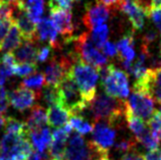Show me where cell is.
Returning <instances> with one entry per match:
<instances>
[{"label":"cell","instance_id":"28","mask_svg":"<svg viewBox=\"0 0 161 160\" xmlns=\"http://www.w3.org/2000/svg\"><path fill=\"white\" fill-rule=\"evenodd\" d=\"M137 142H139L144 148H146L148 150H154V149H157L159 148V141L158 139L156 138L152 132L150 130V129L147 130V132L143 135L141 138H139Z\"/></svg>","mask_w":161,"mask_h":160},{"label":"cell","instance_id":"29","mask_svg":"<svg viewBox=\"0 0 161 160\" xmlns=\"http://www.w3.org/2000/svg\"><path fill=\"white\" fill-rule=\"evenodd\" d=\"M40 96L49 107L54 104H58V94H57L56 87L46 86L44 88V90L40 93Z\"/></svg>","mask_w":161,"mask_h":160},{"label":"cell","instance_id":"41","mask_svg":"<svg viewBox=\"0 0 161 160\" xmlns=\"http://www.w3.org/2000/svg\"><path fill=\"white\" fill-rule=\"evenodd\" d=\"M100 1L102 3H104L105 5L110 8V7H115V5L117 4V2L119 1V0H100Z\"/></svg>","mask_w":161,"mask_h":160},{"label":"cell","instance_id":"23","mask_svg":"<svg viewBox=\"0 0 161 160\" xmlns=\"http://www.w3.org/2000/svg\"><path fill=\"white\" fill-rule=\"evenodd\" d=\"M125 119H126V124H128L129 129L130 130V132L134 134L136 141H137L139 138H141L143 135L149 130V127H148V124L145 121L142 120L141 119H139V117L134 116L128 111L125 112Z\"/></svg>","mask_w":161,"mask_h":160},{"label":"cell","instance_id":"16","mask_svg":"<svg viewBox=\"0 0 161 160\" xmlns=\"http://www.w3.org/2000/svg\"><path fill=\"white\" fill-rule=\"evenodd\" d=\"M38 46L36 41L23 40L18 48L11 52L16 63H33L37 64Z\"/></svg>","mask_w":161,"mask_h":160},{"label":"cell","instance_id":"8","mask_svg":"<svg viewBox=\"0 0 161 160\" xmlns=\"http://www.w3.org/2000/svg\"><path fill=\"white\" fill-rule=\"evenodd\" d=\"M48 5L50 19H51L54 28L56 29L57 33H59L64 38V42H66V43L74 41L75 38L73 34L75 32V26L73 23L71 11L58 7L51 0H49Z\"/></svg>","mask_w":161,"mask_h":160},{"label":"cell","instance_id":"39","mask_svg":"<svg viewBox=\"0 0 161 160\" xmlns=\"http://www.w3.org/2000/svg\"><path fill=\"white\" fill-rule=\"evenodd\" d=\"M119 160H144V156L139 153L138 151H130L129 153L122 155V157Z\"/></svg>","mask_w":161,"mask_h":160},{"label":"cell","instance_id":"26","mask_svg":"<svg viewBox=\"0 0 161 160\" xmlns=\"http://www.w3.org/2000/svg\"><path fill=\"white\" fill-rule=\"evenodd\" d=\"M45 84V79H44V74L41 73H37L35 71L34 74L28 75V77L25 78L22 83H20V86L28 88V89H34L39 91L43 85Z\"/></svg>","mask_w":161,"mask_h":160},{"label":"cell","instance_id":"22","mask_svg":"<svg viewBox=\"0 0 161 160\" xmlns=\"http://www.w3.org/2000/svg\"><path fill=\"white\" fill-rule=\"evenodd\" d=\"M23 37L18 27L12 22V25L9 31L4 37V39L0 42V51L5 53H11L14 49H16L23 42Z\"/></svg>","mask_w":161,"mask_h":160},{"label":"cell","instance_id":"5","mask_svg":"<svg viewBox=\"0 0 161 160\" xmlns=\"http://www.w3.org/2000/svg\"><path fill=\"white\" fill-rule=\"evenodd\" d=\"M155 100L149 91L134 87L126 101V111L144 121H149L155 112Z\"/></svg>","mask_w":161,"mask_h":160},{"label":"cell","instance_id":"43","mask_svg":"<svg viewBox=\"0 0 161 160\" xmlns=\"http://www.w3.org/2000/svg\"><path fill=\"white\" fill-rule=\"evenodd\" d=\"M5 123H6V117L4 116V114L0 113V129L5 127Z\"/></svg>","mask_w":161,"mask_h":160},{"label":"cell","instance_id":"20","mask_svg":"<svg viewBox=\"0 0 161 160\" xmlns=\"http://www.w3.org/2000/svg\"><path fill=\"white\" fill-rule=\"evenodd\" d=\"M69 113L60 104H54L47 110V121L52 128L60 129L67 124L69 119Z\"/></svg>","mask_w":161,"mask_h":160},{"label":"cell","instance_id":"2","mask_svg":"<svg viewBox=\"0 0 161 160\" xmlns=\"http://www.w3.org/2000/svg\"><path fill=\"white\" fill-rule=\"evenodd\" d=\"M99 77L106 95L120 100H125L129 96V77L125 70L114 64H108L99 69Z\"/></svg>","mask_w":161,"mask_h":160},{"label":"cell","instance_id":"45","mask_svg":"<svg viewBox=\"0 0 161 160\" xmlns=\"http://www.w3.org/2000/svg\"><path fill=\"white\" fill-rule=\"evenodd\" d=\"M96 160H111V159H109L108 156H99V158H97Z\"/></svg>","mask_w":161,"mask_h":160},{"label":"cell","instance_id":"6","mask_svg":"<svg viewBox=\"0 0 161 160\" xmlns=\"http://www.w3.org/2000/svg\"><path fill=\"white\" fill-rule=\"evenodd\" d=\"M75 52L85 63L96 69H101L107 64V58L104 54L97 50L89 38L88 33H83L78 38H75Z\"/></svg>","mask_w":161,"mask_h":160},{"label":"cell","instance_id":"3","mask_svg":"<svg viewBox=\"0 0 161 160\" xmlns=\"http://www.w3.org/2000/svg\"><path fill=\"white\" fill-rule=\"evenodd\" d=\"M75 81L83 95L84 99L89 104L96 96L97 82L99 79V69L96 67L85 63L79 59L71 66L67 74Z\"/></svg>","mask_w":161,"mask_h":160},{"label":"cell","instance_id":"44","mask_svg":"<svg viewBox=\"0 0 161 160\" xmlns=\"http://www.w3.org/2000/svg\"><path fill=\"white\" fill-rule=\"evenodd\" d=\"M19 1H20V0H0V2L12 4V5H15V4L18 3V2H19Z\"/></svg>","mask_w":161,"mask_h":160},{"label":"cell","instance_id":"9","mask_svg":"<svg viewBox=\"0 0 161 160\" xmlns=\"http://www.w3.org/2000/svg\"><path fill=\"white\" fill-rule=\"evenodd\" d=\"M115 138V128L106 123H96L92 130V140L90 142L99 156H108V151L113 146Z\"/></svg>","mask_w":161,"mask_h":160},{"label":"cell","instance_id":"11","mask_svg":"<svg viewBox=\"0 0 161 160\" xmlns=\"http://www.w3.org/2000/svg\"><path fill=\"white\" fill-rule=\"evenodd\" d=\"M39 97L40 92H36L22 86L15 88L7 94L8 104L20 112L32 108Z\"/></svg>","mask_w":161,"mask_h":160},{"label":"cell","instance_id":"35","mask_svg":"<svg viewBox=\"0 0 161 160\" xmlns=\"http://www.w3.org/2000/svg\"><path fill=\"white\" fill-rule=\"evenodd\" d=\"M149 18L152 19V22L154 23L156 28L158 29V31L161 32V8L151 9L149 14Z\"/></svg>","mask_w":161,"mask_h":160},{"label":"cell","instance_id":"34","mask_svg":"<svg viewBox=\"0 0 161 160\" xmlns=\"http://www.w3.org/2000/svg\"><path fill=\"white\" fill-rule=\"evenodd\" d=\"M102 49V52L105 56L107 57H114L117 55V48L116 45L113 44L112 42L107 41L106 43L103 45V47L101 48Z\"/></svg>","mask_w":161,"mask_h":160},{"label":"cell","instance_id":"47","mask_svg":"<svg viewBox=\"0 0 161 160\" xmlns=\"http://www.w3.org/2000/svg\"><path fill=\"white\" fill-rule=\"evenodd\" d=\"M159 105H160V111H161V103H159Z\"/></svg>","mask_w":161,"mask_h":160},{"label":"cell","instance_id":"32","mask_svg":"<svg viewBox=\"0 0 161 160\" xmlns=\"http://www.w3.org/2000/svg\"><path fill=\"white\" fill-rule=\"evenodd\" d=\"M14 67H11L4 63L0 64V87H3V85L6 82V80L14 74Z\"/></svg>","mask_w":161,"mask_h":160},{"label":"cell","instance_id":"7","mask_svg":"<svg viewBox=\"0 0 161 160\" xmlns=\"http://www.w3.org/2000/svg\"><path fill=\"white\" fill-rule=\"evenodd\" d=\"M96 155L99 156L90 141L86 142L78 133L69 135L64 160H93Z\"/></svg>","mask_w":161,"mask_h":160},{"label":"cell","instance_id":"36","mask_svg":"<svg viewBox=\"0 0 161 160\" xmlns=\"http://www.w3.org/2000/svg\"><path fill=\"white\" fill-rule=\"evenodd\" d=\"M12 25V19H0V42H1L6 34L9 31V29Z\"/></svg>","mask_w":161,"mask_h":160},{"label":"cell","instance_id":"10","mask_svg":"<svg viewBox=\"0 0 161 160\" xmlns=\"http://www.w3.org/2000/svg\"><path fill=\"white\" fill-rule=\"evenodd\" d=\"M115 7L128 15L135 30L141 31L144 28L145 19L149 16V12L144 9L136 0H119Z\"/></svg>","mask_w":161,"mask_h":160},{"label":"cell","instance_id":"46","mask_svg":"<svg viewBox=\"0 0 161 160\" xmlns=\"http://www.w3.org/2000/svg\"><path fill=\"white\" fill-rule=\"evenodd\" d=\"M159 52H160V55H161V41H160V43H159Z\"/></svg>","mask_w":161,"mask_h":160},{"label":"cell","instance_id":"31","mask_svg":"<svg viewBox=\"0 0 161 160\" xmlns=\"http://www.w3.org/2000/svg\"><path fill=\"white\" fill-rule=\"evenodd\" d=\"M37 69V64L33 63H16L14 69V74L19 77H28L34 74Z\"/></svg>","mask_w":161,"mask_h":160},{"label":"cell","instance_id":"13","mask_svg":"<svg viewBox=\"0 0 161 160\" xmlns=\"http://www.w3.org/2000/svg\"><path fill=\"white\" fill-rule=\"evenodd\" d=\"M110 16V8L102 3L100 0H97L95 3H88L86 5V12L83 16V23L92 31L97 26L107 22Z\"/></svg>","mask_w":161,"mask_h":160},{"label":"cell","instance_id":"30","mask_svg":"<svg viewBox=\"0 0 161 160\" xmlns=\"http://www.w3.org/2000/svg\"><path fill=\"white\" fill-rule=\"evenodd\" d=\"M136 147H137V141L134 138V139H124V140L118 142L114 148H115L116 152L125 154L130 152V151H135Z\"/></svg>","mask_w":161,"mask_h":160},{"label":"cell","instance_id":"37","mask_svg":"<svg viewBox=\"0 0 161 160\" xmlns=\"http://www.w3.org/2000/svg\"><path fill=\"white\" fill-rule=\"evenodd\" d=\"M8 107V98L7 93L3 87H0V113L4 114Z\"/></svg>","mask_w":161,"mask_h":160},{"label":"cell","instance_id":"1","mask_svg":"<svg viewBox=\"0 0 161 160\" xmlns=\"http://www.w3.org/2000/svg\"><path fill=\"white\" fill-rule=\"evenodd\" d=\"M95 123H106L115 128L120 124L126 112V101L106 94L96 95L88 104Z\"/></svg>","mask_w":161,"mask_h":160},{"label":"cell","instance_id":"33","mask_svg":"<svg viewBox=\"0 0 161 160\" xmlns=\"http://www.w3.org/2000/svg\"><path fill=\"white\" fill-rule=\"evenodd\" d=\"M156 39H157V32L154 29H149V30H147L144 33V35L142 37V41H143L142 44L149 47V45L151 43H153Z\"/></svg>","mask_w":161,"mask_h":160},{"label":"cell","instance_id":"42","mask_svg":"<svg viewBox=\"0 0 161 160\" xmlns=\"http://www.w3.org/2000/svg\"><path fill=\"white\" fill-rule=\"evenodd\" d=\"M161 8V0H151V9Z\"/></svg>","mask_w":161,"mask_h":160},{"label":"cell","instance_id":"48","mask_svg":"<svg viewBox=\"0 0 161 160\" xmlns=\"http://www.w3.org/2000/svg\"><path fill=\"white\" fill-rule=\"evenodd\" d=\"M48 160H51V159H48Z\"/></svg>","mask_w":161,"mask_h":160},{"label":"cell","instance_id":"40","mask_svg":"<svg viewBox=\"0 0 161 160\" xmlns=\"http://www.w3.org/2000/svg\"><path fill=\"white\" fill-rule=\"evenodd\" d=\"M144 160H161V149L157 148L149 151L144 156Z\"/></svg>","mask_w":161,"mask_h":160},{"label":"cell","instance_id":"49","mask_svg":"<svg viewBox=\"0 0 161 160\" xmlns=\"http://www.w3.org/2000/svg\"><path fill=\"white\" fill-rule=\"evenodd\" d=\"M75 1H77V0H75Z\"/></svg>","mask_w":161,"mask_h":160},{"label":"cell","instance_id":"25","mask_svg":"<svg viewBox=\"0 0 161 160\" xmlns=\"http://www.w3.org/2000/svg\"><path fill=\"white\" fill-rule=\"evenodd\" d=\"M71 129L80 135H87L93 130L94 125L85 119L83 115H71L69 116V123H67Z\"/></svg>","mask_w":161,"mask_h":160},{"label":"cell","instance_id":"12","mask_svg":"<svg viewBox=\"0 0 161 160\" xmlns=\"http://www.w3.org/2000/svg\"><path fill=\"white\" fill-rule=\"evenodd\" d=\"M71 129L69 124L60 129H56L52 134V140L48 147V159L64 160L65 150L69 137L71 134Z\"/></svg>","mask_w":161,"mask_h":160},{"label":"cell","instance_id":"19","mask_svg":"<svg viewBox=\"0 0 161 160\" xmlns=\"http://www.w3.org/2000/svg\"><path fill=\"white\" fill-rule=\"evenodd\" d=\"M117 48V55L120 60L133 62L136 56L135 51V39L134 33L129 32L118 41L116 45Z\"/></svg>","mask_w":161,"mask_h":160},{"label":"cell","instance_id":"24","mask_svg":"<svg viewBox=\"0 0 161 160\" xmlns=\"http://www.w3.org/2000/svg\"><path fill=\"white\" fill-rule=\"evenodd\" d=\"M109 36V29L108 26L105 24L97 26L92 30L91 38H92V43L94 44L95 47L101 49L103 47V45L106 43Z\"/></svg>","mask_w":161,"mask_h":160},{"label":"cell","instance_id":"17","mask_svg":"<svg viewBox=\"0 0 161 160\" xmlns=\"http://www.w3.org/2000/svg\"><path fill=\"white\" fill-rule=\"evenodd\" d=\"M24 124L27 133H31L34 130L45 128L47 124V112H46L45 108L43 106H40V105H34Z\"/></svg>","mask_w":161,"mask_h":160},{"label":"cell","instance_id":"14","mask_svg":"<svg viewBox=\"0 0 161 160\" xmlns=\"http://www.w3.org/2000/svg\"><path fill=\"white\" fill-rule=\"evenodd\" d=\"M12 22L18 27L24 40L37 41L36 24L30 19L26 11L15 5L14 8V14H12Z\"/></svg>","mask_w":161,"mask_h":160},{"label":"cell","instance_id":"21","mask_svg":"<svg viewBox=\"0 0 161 160\" xmlns=\"http://www.w3.org/2000/svg\"><path fill=\"white\" fill-rule=\"evenodd\" d=\"M15 6L26 11L35 24L40 22L44 14V0H20Z\"/></svg>","mask_w":161,"mask_h":160},{"label":"cell","instance_id":"38","mask_svg":"<svg viewBox=\"0 0 161 160\" xmlns=\"http://www.w3.org/2000/svg\"><path fill=\"white\" fill-rule=\"evenodd\" d=\"M50 52H51V47L50 46H44L38 50L37 54V61L39 62H45L49 58Z\"/></svg>","mask_w":161,"mask_h":160},{"label":"cell","instance_id":"27","mask_svg":"<svg viewBox=\"0 0 161 160\" xmlns=\"http://www.w3.org/2000/svg\"><path fill=\"white\" fill-rule=\"evenodd\" d=\"M5 133L7 134H14V135H24L28 134L26 130L25 124L19 121L14 117H6L5 123Z\"/></svg>","mask_w":161,"mask_h":160},{"label":"cell","instance_id":"15","mask_svg":"<svg viewBox=\"0 0 161 160\" xmlns=\"http://www.w3.org/2000/svg\"><path fill=\"white\" fill-rule=\"evenodd\" d=\"M37 40L46 41L53 49H60L61 46L58 41L57 31L54 28L49 18H42L37 26Z\"/></svg>","mask_w":161,"mask_h":160},{"label":"cell","instance_id":"4","mask_svg":"<svg viewBox=\"0 0 161 160\" xmlns=\"http://www.w3.org/2000/svg\"><path fill=\"white\" fill-rule=\"evenodd\" d=\"M58 94V104L69 111L71 115H83L88 103L80 94L77 84L69 74L56 87Z\"/></svg>","mask_w":161,"mask_h":160},{"label":"cell","instance_id":"18","mask_svg":"<svg viewBox=\"0 0 161 160\" xmlns=\"http://www.w3.org/2000/svg\"><path fill=\"white\" fill-rule=\"evenodd\" d=\"M28 136L30 138L29 141L31 143L32 148H34L36 152L40 154L45 153L46 149L49 147L52 140V135L47 127L28 133Z\"/></svg>","mask_w":161,"mask_h":160}]
</instances>
